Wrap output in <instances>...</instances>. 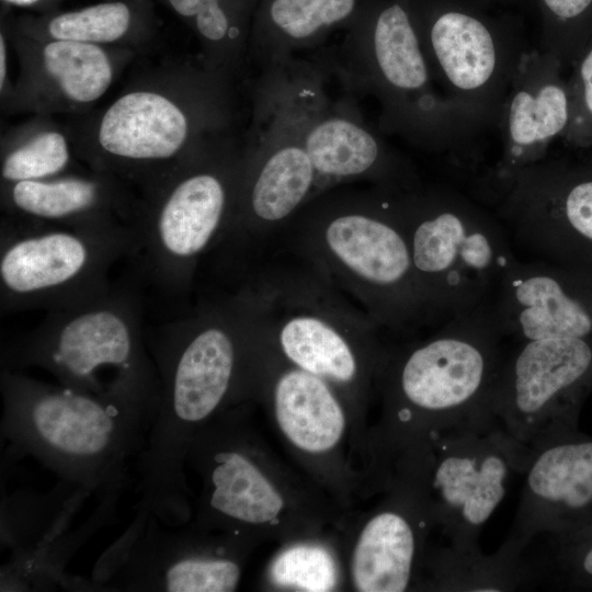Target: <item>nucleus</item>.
Here are the masks:
<instances>
[{"label":"nucleus","mask_w":592,"mask_h":592,"mask_svg":"<svg viewBox=\"0 0 592 592\" xmlns=\"http://www.w3.org/2000/svg\"><path fill=\"white\" fill-rule=\"evenodd\" d=\"M160 380V400L135 459L138 501L172 527L189 523L184 465L189 446L244 380L251 363L252 316L244 292L201 301L180 318L145 331Z\"/></svg>","instance_id":"1"},{"label":"nucleus","mask_w":592,"mask_h":592,"mask_svg":"<svg viewBox=\"0 0 592 592\" xmlns=\"http://www.w3.org/2000/svg\"><path fill=\"white\" fill-rule=\"evenodd\" d=\"M382 329L409 332L431 320L392 191L351 185L307 204L280 236Z\"/></svg>","instance_id":"2"},{"label":"nucleus","mask_w":592,"mask_h":592,"mask_svg":"<svg viewBox=\"0 0 592 592\" xmlns=\"http://www.w3.org/2000/svg\"><path fill=\"white\" fill-rule=\"evenodd\" d=\"M330 64L346 91L377 101L383 132L456 166L475 164L482 128L437 86L406 1L358 14Z\"/></svg>","instance_id":"3"},{"label":"nucleus","mask_w":592,"mask_h":592,"mask_svg":"<svg viewBox=\"0 0 592 592\" xmlns=\"http://www.w3.org/2000/svg\"><path fill=\"white\" fill-rule=\"evenodd\" d=\"M143 310L139 288L128 284L47 311L37 327L2 348L1 368L45 369L59 384L117 402L151 426L160 380L146 343Z\"/></svg>","instance_id":"4"},{"label":"nucleus","mask_w":592,"mask_h":592,"mask_svg":"<svg viewBox=\"0 0 592 592\" xmlns=\"http://www.w3.org/2000/svg\"><path fill=\"white\" fill-rule=\"evenodd\" d=\"M1 439L11 456H31L60 480L98 497L123 491L128 462L143 451L149 423L99 396L1 368Z\"/></svg>","instance_id":"5"},{"label":"nucleus","mask_w":592,"mask_h":592,"mask_svg":"<svg viewBox=\"0 0 592 592\" xmlns=\"http://www.w3.org/2000/svg\"><path fill=\"white\" fill-rule=\"evenodd\" d=\"M228 73L205 62L147 81L114 100L93 122L77 153L92 171L145 189L228 136L232 101Z\"/></svg>","instance_id":"6"},{"label":"nucleus","mask_w":592,"mask_h":592,"mask_svg":"<svg viewBox=\"0 0 592 592\" xmlns=\"http://www.w3.org/2000/svg\"><path fill=\"white\" fill-rule=\"evenodd\" d=\"M293 255L257 265L240 281L255 326L287 363L351 388L385 363L383 329L314 264Z\"/></svg>","instance_id":"7"},{"label":"nucleus","mask_w":592,"mask_h":592,"mask_svg":"<svg viewBox=\"0 0 592 592\" xmlns=\"http://www.w3.org/2000/svg\"><path fill=\"white\" fill-rule=\"evenodd\" d=\"M392 198L431 323L490 307L517 260L498 216L444 185Z\"/></svg>","instance_id":"8"},{"label":"nucleus","mask_w":592,"mask_h":592,"mask_svg":"<svg viewBox=\"0 0 592 592\" xmlns=\"http://www.w3.org/2000/svg\"><path fill=\"white\" fill-rule=\"evenodd\" d=\"M504 341L487 307L452 318L396 357L387 356L388 403L408 452L496 418L490 402Z\"/></svg>","instance_id":"9"},{"label":"nucleus","mask_w":592,"mask_h":592,"mask_svg":"<svg viewBox=\"0 0 592 592\" xmlns=\"http://www.w3.org/2000/svg\"><path fill=\"white\" fill-rule=\"evenodd\" d=\"M243 145L223 137L143 189L138 274L169 299L190 294L203 260L226 236L235 216Z\"/></svg>","instance_id":"10"},{"label":"nucleus","mask_w":592,"mask_h":592,"mask_svg":"<svg viewBox=\"0 0 592 592\" xmlns=\"http://www.w3.org/2000/svg\"><path fill=\"white\" fill-rule=\"evenodd\" d=\"M321 194L314 164L276 64L261 69L252 90V117L243 144L239 196L230 227L210 253L239 281L254 258Z\"/></svg>","instance_id":"11"},{"label":"nucleus","mask_w":592,"mask_h":592,"mask_svg":"<svg viewBox=\"0 0 592 592\" xmlns=\"http://www.w3.org/2000/svg\"><path fill=\"white\" fill-rule=\"evenodd\" d=\"M139 250L129 226L75 228L3 215L0 311L59 310L111 289L109 272Z\"/></svg>","instance_id":"12"},{"label":"nucleus","mask_w":592,"mask_h":592,"mask_svg":"<svg viewBox=\"0 0 592 592\" xmlns=\"http://www.w3.org/2000/svg\"><path fill=\"white\" fill-rule=\"evenodd\" d=\"M531 447L490 418L431 439L407 453L411 491L449 545L479 548L482 528L523 476Z\"/></svg>","instance_id":"13"},{"label":"nucleus","mask_w":592,"mask_h":592,"mask_svg":"<svg viewBox=\"0 0 592 592\" xmlns=\"http://www.w3.org/2000/svg\"><path fill=\"white\" fill-rule=\"evenodd\" d=\"M275 64L321 194L357 183L389 191L408 190L422 183L410 161L366 123L352 93L348 91L338 99L331 96L329 57L312 60L292 56Z\"/></svg>","instance_id":"14"},{"label":"nucleus","mask_w":592,"mask_h":592,"mask_svg":"<svg viewBox=\"0 0 592 592\" xmlns=\"http://www.w3.org/2000/svg\"><path fill=\"white\" fill-rule=\"evenodd\" d=\"M591 392L592 338L531 340L506 350L490 406L511 436L535 446L579 429Z\"/></svg>","instance_id":"15"},{"label":"nucleus","mask_w":592,"mask_h":592,"mask_svg":"<svg viewBox=\"0 0 592 592\" xmlns=\"http://www.w3.org/2000/svg\"><path fill=\"white\" fill-rule=\"evenodd\" d=\"M408 7L442 92L481 128L497 124L526 48L494 22L462 4Z\"/></svg>","instance_id":"16"},{"label":"nucleus","mask_w":592,"mask_h":592,"mask_svg":"<svg viewBox=\"0 0 592 592\" xmlns=\"http://www.w3.org/2000/svg\"><path fill=\"white\" fill-rule=\"evenodd\" d=\"M198 525L172 527L136 511L124 533L98 559L93 588L134 592H230L241 565L227 545L212 546Z\"/></svg>","instance_id":"17"},{"label":"nucleus","mask_w":592,"mask_h":592,"mask_svg":"<svg viewBox=\"0 0 592 592\" xmlns=\"http://www.w3.org/2000/svg\"><path fill=\"white\" fill-rule=\"evenodd\" d=\"M490 310L502 337L515 343L592 338V275L544 260H516Z\"/></svg>","instance_id":"18"},{"label":"nucleus","mask_w":592,"mask_h":592,"mask_svg":"<svg viewBox=\"0 0 592 592\" xmlns=\"http://www.w3.org/2000/svg\"><path fill=\"white\" fill-rule=\"evenodd\" d=\"M231 417L208 421L193 437L185 458L202 475L196 525L206 528L263 525L284 506L278 491L243 449Z\"/></svg>","instance_id":"19"},{"label":"nucleus","mask_w":592,"mask_h":592,"mask_svg":"<svg viewBox=\"0 0 592 592\" xmlns=\"http://www.w3.org/2000/svg\"><path fill=\"white\" fill-rule=\"evenodd\" d=\"M530 447L509 533L527 545L592 522V436L576 429Z\"/></svg>","instance_id":"20"},{"label":"nucleus","mask_w":592,"mask_h":592,"mask_svg":"<svg viewBox=\"0 0 592 592\" xmlns=\"http://www.w3.org/2000/svg\"><path fill=\"white\" fill-rule=\"evenodd\" d=\"M15 49L21 73L8 101L11 109L41 115L83 111L111 87L121 57L117 47L23 37Z\"/></svg>","instance_id":"21"},{"label":"nucleus","mask_w":592,"mask_h":592,"mask_svg":"<svg viewBox=\"0 0 592 592\" xmlns=\"http://www.w3.org/2000/svg\"><path fill=\"white\" fill-rule=\"evenodd\" d=\"M560 66L542 48H526L522 54L497 121L501 157L485 183L545 159L550 143L567 132L571 99Z\"/></svg>","instance_id":"22"},{"label":"nucleus","mask_w":592,"mask_h":592,"mask_svg":"<svg viewBox=\"0 0 592 592\" xmlns=\"http://www.w3.org/2000/svg\"><path fill=\"white\" fill-rule=\"evenodd\" d=\"M1 207L8 216L55 225L138 230L139 198L126 182L92 170L1 185Z\"/></svg>","instance_id":"23"},{"label":"nucleus","mask_w":592,"mask_h":592,"mask_svg":"<svg viewBox=\"0 0 592 592\" xmlns=\"http://www.w3.org/2000/svg\"><path fill=\"white\" fill-rule=\"evenodd\" d=\"M360 0H265L249 39L260 69L312 48L334 27L353 22Z\"/></svg>","instance_id":"24"},{"label":"nucleus","mask_w":592,"mask_h":592,"mask_svg":"<svg viewBox=\"0 0 592 592\" xmlns=\"http://www.w3.org/2000/svg\"><path fill=\"white\" fill-rule=\"evenodd\" d=\"M389 508L362 528L351 563L352 580L362 592H402L410 587L421 546L422 521Z\"/></svg>","instance_id":"25"},{"label":"nucleus","mask_w":592,"mask_h":592,"mask_svg":"<svg viewBox=\"0 0 592 592\" xmlns=\"http://www.w3.org/2000/svg\"><path fill=\"white\" fill-rule=\"evenodd\" d=\"M274 375V412L288 441L308 453L335 446L344 432L345 415L331 384L292 364Z\"/></svg>","instance_id":"26"},{"label":"nucleus","mask_w":592,"mask_h":592,"mask_svg":"<svg viewBox=\"0 0 592 592\" xmlns=\"http://www.w3.org/2000/svg\"><path fill=\"white\" fill-rule=\"evenodd\" d=\"M531 545L509 535L492 554L482 553L480 547H443L434 553L430 561L432 587L444 592L534 589L542 584V574Z\"/></svg>","instance_id":"27"},{"label":"nucleus","mask_w":592,"mask_h":592,"mask_svg":"<svg viewBox=\"0 0 592 592\" xmlns=\"http://www.w3.org/2000/svg\"><path fill=\"white\" fill-rule=\"evenodd\" d=\"M532 243L540 259L592 275V170L571 173L554 187Z\"/></svg>","instance_id":"28"},{"label":"nucleus","mask_w":592,"mask_h":592,"mask_svg":"<svg viewBox=\"0 0 592 592\" xmlns=\"http://www.w3.org/2000/svg\"><path fill=\"white\" fill-rule=\"evenodd\" d=\"M121 491L99 497L91 515L75 531L66 530L45 544L26 553L11 555L1 568V591L49 590L55 587L80 590L65 573L75 553L114 515Z\"/></svg>","instance_id":"29"},{"label":"nucleus","mask_w":592,"mask_h":592,"mask_svg":"<svg viewBox=\"0 0 592 592\" xmlns=\"http://www.w3.org/2000/svg\"><path fill=\"white\" fill-rule=\"evenodd\" d=\"M91 493L60 480L47 493L21 489L1 501V546L11 555L26 553L69 528V523Z\"/></svg>","instance_id":"30"},{"label":"nucleus","mask_w":592,"mask_h":592,"mask_svg":"<svg viewBox=\"0 0 592 592\" xmlns=\"http://www.w3.org/2000/svg\"><path fill=\"white\" fill-rule=\"evenodd\" d=\"M182 18L193 22L202 43L204 62L230 76L248 57L250 32L225 5V0H168Z\"/></svg>","instance_id":"31"},{"label":"nucleus","mask_w":592,"mask_h":592,"mask_svg":"<svg viewBox=\"0 0 592 592\" xmlns=\"http://www.w3.org/2000/svg\"><path fill=\"white\" fill-rule=\"evenodd\" d=\"M70 167L68 138L57 128L41 127L2 146L1 185L58 177Z\"/></svg>","instance_id":"32"},{"label":"nucleus","mask_w":592,"mask_h":592,"mask_svg":"<svg viewBox=\"0 0 592 592\" xmlns=\"http://www.w3.org/2000/svg\"><path fill=\"white\" fill-rule=\"evenodd\" d=\"M532 549L537 558L542 583L563 591L592 592V522L574 531L545 535Z\"/></svg>","instance_id":"33"},{"label":"nucleus","mask_w":592,"mask_h":592,"mask_svg":"<svg viewBox=\"0 0 592 592\" xmlns=\"http://www.w3.org/2000/svg\"><path fill=\"white\" fill-rule=\"evenodd\" d=\"M130 27L132 13L128 5L118 1L106 2L52 18L45 26V36L35 38L109 47L127 39Z\"/></svg>","instance_id":"34"},{"label":"nucleus","mask_w":592,"mask_h":592,"mask_svg":"<svg viewBox=\"0 0 592 592\" xmlns=\"http://www.w3.org/2000/svg\"><path fill=\"white\" fill-rule=\"evenodd\" d=\"M542 49L561 64L577 59L592 36V0H540Z\"/></svg>","instance_id":"35"},{"label":"nucleus","mask_w":592,"mask_h":592,"mask_svg":"<svg viewBox=\"0 0 592 592\" xmlns=\"http://www.w3.org/2000/svg\"><path fill=\"white\" fill-rule=\"evenodd\" d=\"M273 574L276 581L307 591H326L334 581L333 563L329 555L318 548L296 547L276 560Z\"/></svg>","instance_id":"36"},{"label":"nucleus","mask_w":592,"mask_h":592,"mask_svg":"<svg viewBox=\"0 0 592 592\" xmlns=\"http://www.w3.org/2000/svg\"><path fill=\"white\" fill-rule=\"evenodd\" d=\"M577 59L574 81L569 87L571 116L565 136L582 144L592 137V36Z\"/></svg>","instance_id":"37"},{"label":"nucleus","mask_w":592,"mask_h":592,"mask_svg":"<svg viewBox=\"0 0 592 592\" xmlns=\"http://www.w3.org/2000/svg\"><path fill=\"white\" fill-rule=\"evenodd\" d=\"M0 90L1 95L4 99L10 93V87L8 82V46L5 36L3 33L0 35Z\"/></svg>","instance_id":"38"},{"label":"nucleus","mask_w":592,"mask_h":592,"mask_svg":"<svg viewBox=\"0 0 592 592\" xmlns=\"http://www.w3.org/2000/svg\"><path fill=\"white\" fill-rule=\"evenodd\" d=\"M8 3L15 4V5H31L36 3L39 0H4Z\"/></svg>","instance_id":"39"},{"label":"nucleus","mask_w":592,"mask_h":592,"mask_svg":"<svg viewBox=\"0 0 592 592\" xmlns=\"http://www.w3.org/2000/svg\"><path fill=\"white\" fill-rule=\"evenodd\" d=\"M592 167V166H591Z\"/></svg>","instance_id":"40"}]
</instances>
